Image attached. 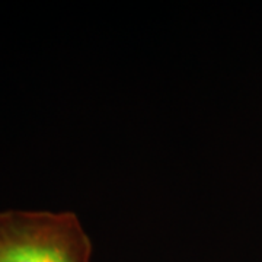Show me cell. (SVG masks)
<instances>
[{
  "label": "cell",
  "mask_w": 262,
  "mask_h": 262,
  "mask_svg": "<svg viewBox=\"0 0 262 262\" xmlns=\"http://www.w3.org/2000/svg\"><path fill=\"white\" fill-rule=\"evenodd\" d=\"M91 253L75 213L0 211V262H91Z\"/></svg>",
  "instance_id": "1"
}]
</instances>
